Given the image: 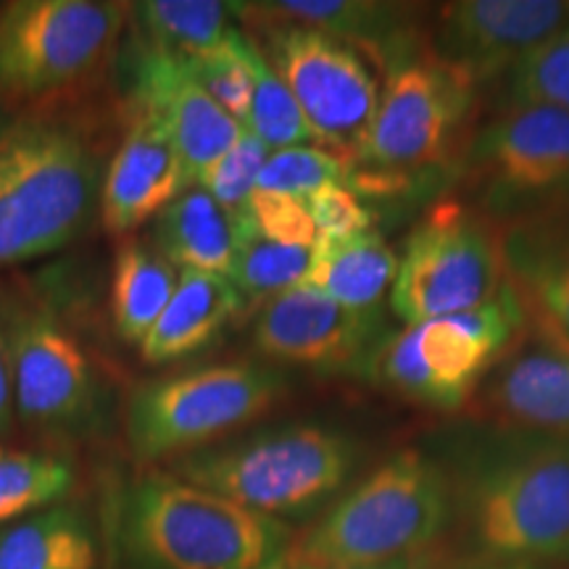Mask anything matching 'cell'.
<instances>
[{
    "mask_svg": "<svg viewBox=\"0 0 569 569\" xmlns=\"http://www.w3.org/2000/svg\"><path fill=\"white\" fill-rule=\"evenodd\" d=\"M461 498L488 561L569 565V440L496 427Z\"/></svg>",
    "mask_w": 569,
    "mask_h": 569,
    "instance_id": "6da1fadb",
    "label": "cell"
},
{
    "mask_svg": "<svg viewBox=\"0 0 569 569\" xmlns=\"http://www.w3.org/2000/svg\"><path fill=\"white\" fill-rule=\"evenodd\" d=\"M451 517V486L427 453L403 448L356 482L303 532L290 553L306 569L407 565Z\"/></svg>",
    "mask_w": 569,
    "mask_h": 569,
    "instance_id": "7a4b0ae2",
    "label": "cell"
},
{
    "mask_svg": "<svg viewBox=\"0 0 569 569\" xmlns=\"http://www.w3.org/2000/svg\"><path fill=\"white\" fill-rule=\"evenodd\" d=\"M122 543L142 569H261L290 549V530L211 490L153 475L127 496Z\"/></svg>",
    "mask_w": 569,
    "mask_h": 569,
    "instance_id": "3957f363",
    "label": "cell"
},
{
    "mask_svg": "<svg viewBox=\"0 0 569 569\" xmlns=\"http://www.w3.org/2000/svg\"><path fill=\"white\" fill-rule=\"evenodd\" d=\"M356 448L322 425H290L240 443L196 451L174 465L177 480L230 498L264 517L301 515L343 488Z\"/></svg>",
    "mask_w": 569,
    "mask_h": 569,
    "instance_id": "277c9868",
    "label": "cell"
},
{
    "mask_svg": "<svg viewBox=\"0 0 569 569\" xmlns=\"http://www.w3.org/2000/svg\"><path fill=\"white\" fill-rule=\"evenodd\" d=\"M528 315L509 280L493 301L461 315L407 325L380 340L365 372L432 409L465 407L509 351Z\"/></svg>",
    "mask_w": 569,
    "mask_h": 569,
    "instance_id": "5b68a950",
    "label": "cell"
},
{
    "mask_svg": "<svg viewBox=\"0 0 569 569\" xmlns=\"http://www.w3.org/2000/svg\"><path fill=\"white\" fill-rule=\"evenodd\" d=\"M92 196L96 163L77 134L9 127L0 140V267L67 246Z\"/></svg>",
    "mask_w": 569,
    "mask_h": 569,
    "instance_id": "8992f818",
    "label": "cell"
},
{
    "mask_svg": "<svg viewBox=\"0 0 569 569\" xmlns=\"http://www.w3.org/2000/svg\"><path fill=\"white\" fill-rule=\"evenodd\" d=\"M382 69L380 103L353 167L417 174L451 163L465 151L478 84L438 59L427 40Z\"/></svg>",
    "mask_w": 569,
    "mask_h": 569,
    "instance_id": "52a82bcc",
    "label": "cell"
},
{
    "mask_svg": "<svg viewBox=\"0 0 569 569\" xmlns=\"http://www.w3.org/2000/svg\"><path fill=\"white\" fill-rule=\"evenodd\" d=\"M503 284L501 227L465 201H440L403 243L390 306L398 319L419 325L478 309Z\"/></svg>",
    "mask_w": 569,
    "mask_h": 569,
    "instance_id": "ba28073f",
    "label": "cell"
},
{
    "mask_svg": "<svg viewBox=\"0 0 569 569\" xmlns=\"http://www.w3.org/2000/svg\"><path fill=\"white\" fill-rule=\"evenodd\" d=\"M282 393L284 377L253 361L161 377L134 390L127 436L142 461L172 457L251 422Z\"/></svg>",
    "mask_w": 569,
    "mask_h": 569,
    "instance_id": "9c48e42d",
    "label": "cell"
},
{
    "mask_svg": "<svg viewBox=\"0 0 569 569\" xmlns=\"http://www.w3.org/2000/svg\"><path fill=\"white\" fill-rule=\"evenodd\" d=\"M269 63L317 134V146L353 167L372 127L380 84L372 63L348 42L293 24H259Z\"/></svg>",
    "mask_w": 569,
    "mask_h": 569,
    "instance_id": "30bf717a",
    "label": "cell"
},
{
    "mask_svg": "<svg viewBox=\"0 0 569 569\" xmlns=\"http://www.w3.org/2000/svg\"><path fill=\"white\" fill-rule=\"evenodd\" d=\"M122 3L17 0L0 9V90L38 98L101 63L124 21Z\"/></svg>",
    "mask_w": 569,
    "mask_h": 569,
    "instance_id": "8fae6325",
    "label": "cell"
},
{
    "mask_svg": "<svg viewBox=\"0 0 569 569\" xmlns=\"http://www.w3.org/2000/svg\"><path fill=\"white\" fill-rule=\"evenodd\" d=\"M472 182L490 209L507 217L569 198V113L538 103H509L507 111L469 140Z\"/></svg>",
    "mask_w": 569,
    "mask_h": 569,
    "instance_id": "7c38bea8",
    "label": "cell"
},
{
    "mask_svg": "<svg viewBox=\"0 0 569 569\" xmlns=\"http://www.w3.org/2000/svg\"><path fill=\"white\" fill-rule=\"evenodd\" d=\"M567 30V0H459L440 6L427 46L480 88Z\"/></svg>",
    "mask_w": 569,
    "mask_h": 569,
    "instance_id": "4fadbf2b",
    "label": "cell"
},
{
    "mask_svg": "<svg viewBox=\"0 0 569 569\" xmlns=\"http://www.w3.org/2000/svg\"><path fill=\"white\" fill-rule=\"evenodd\" d=\"M472 398L496 427L569 440V340L528 315Z\"/></svg>",
    "mask_w": 569,
    "mask_h": 569,
    "instance_id": "5bb4252c",
    "label": "cell"
},
{
    "mask_svg": "<svg viewBox=\"0 0 569 569\" xmlns=\"http://www.w3.org/2000/svg\"><path fill=\"white\" fill-rule=\"evenodd\" d=\"M380 315L346 309L311 284H296L264 303L253 343L269 359L315 369L365 372L377 340Z\"/></svg>",
    "mask_w": 569,
    "mask_h": 569,
    "instance_id": "9a60e30c",
    "label": "cell"
},
{
    "mask_svg": "<svg viewBox=\"0 0 569 569\" xmlns=\"http://www.w3.org/2000/svg\"><path fill=\"white\" fill-rule=\"evenodd\" d=\"M13 398L30 422H71L90 407L92 375L82 348L48 319L21 322L9 343Z\"/></svg>",
    "mask_w": 569,
    "mask_h": 569,
    "instance_id": "2e32d148",
    "label": "cell"
},
{
    "mask_svg": "<svg viewBox=\"0 0 569 569\" xmlns=\"http://www.w3.org/2000/svg\"><path fill=\"white\" fill-rule=\"evenodd\" d=\"M184 172L167 127L153 111L142 109L138 122L113 153L103 182V224L113 234H127L167 209L188 190Z\"/></svg>",
    "mask_w": 569,
    "mask_h": 569,
    "instance_id": "e0dca14e",
    "label": "cell"
},
{
    "mask_svg": "<svg viewBox=\"0 0 569 569\" xmlns=\"http://www.w3.org/2000/svg\"><path fill=\"white\" fill-rule=\"evenodd\" d=\"M138 96L142 109L153 111L167 127L190 182L222 159L246 132L172 56L151 51L142 59Z\"/></svg>",
    "mask_w": 569,
    "mask_h": 569,
    "instance_id": "ac0fdd59",
    "label": "cell"
},
{
    "mask_svg": "<svg viewBox=\"0 0 569 569\" xmlns=\"http://www.w3.org/2000/svg\"><path fill=\"white\" fill-rule=\"evenodd\" d=\"M501 243L525 311L569 340V198L511 219Z\"/></svg>",
    "mask_w": 569,
    "mask_h": 569,
    "instance_id": "d6986e66",
    "label": "cell"
},
{
    "mask_svg": "<svg viewBox=\"0 0 569 569\" xmlns=\"http://www.w3.org/2000/svg\"><path fill=\"white\" fill-rule=\"evenodd\" d=\"M238 17L259 24H293L325 32L386 67L422 38L411 27L409 6L369 0H280V3H238Z\"/></svg>",
    "mask_w": 569,
    "mask_h": 569,
    "instance_id": "ffe728a7",
    "label": "cell"
},
{
    "mask_svg": "<svg viewBox=\"0 0 569 569\" xmlns=\"http://www.w3.org/2000/svg\"><path fill=\"white\" fill-rule=\"evenodd\" d=\"M246 301L230 277L180 269V280L167 309L140 343L142 359L167 365L198 351L224 330Z\"/></svg>",
    "mask_w": 569,
    "mask_h": 569,
    "instance_id": "44dd1931",
    "label": "cell"
},
{
    "mask_svg": "<svg viewBox=\"0 0 569 569\" xmlns=\"http://www.w3.org/2000/svg\"><path fill=\"white\" fill-rule=\"evenodd\" d=\"M398 253L377 232L351 238H319L303 284L322 290L332 301L359 315H377V306L393 290Z\"/></svg>",
    "mask_w": 569,
    "mask_h": 569,
    "instance_id": "7402d4cb",
    "label": "cell"
},
{
    "mask_svg": "<svg viewBox=\"0 0 569 569\" xmlns=\"http://www.w3.org/2000/svg\"><path fill=\"white\" fill-rule=\"evenodd\" d=\"M238 222L234 213L196 188H188L156 217V251L177 269L230 277Z\"/></svg>",
    "mask_w": 569,
    "mask_h": 569,
    "instance_id": "603a6c76",
    "label": "cell"
},
{
    "mask_svg": "<svg viewBox=\"0 0 569 569\" xmlns=\"http://www.w3.org/2000/svg\"><path fill=\"white\" fill-rule=\"evenodd\" d=\"M180 269L151 246L127 243L113 261L111 311L117 332L142 343L172 298Z\"/></svg>",
    "mask_w": 569,
    "mask_h": 569,
    "instance_id": "cb8c5ba5",
    "label": "cell"
},
{
    "mask_svg": "<svg viewBox=\"0 0 569 569\" xmlns=\"http://www.w3.org/2000/svg\"><path fill=\"white\" fill-rule=\"evenodd\" d=\"M88 525L71 509H48L0 530V569H96Z\"/></svg>",
    "mask_w": 569,
    "mask_h": 569,
    "instance_id": "d4e9b609",
    "label": "cell"
},
{
    "mask_svg": "<svg viewBox=\"0 0 569 569\" xmlns=\"http://www.w3.org/2000/svg\"><path fill=\"white\" fill-rule=\"evenodd\" d=\"M132 9L153 51L177 61L198 59L222 46L238 17V3L219 0H148Z\"/></svg>",
    "mask_w": 569,
    "mask_h": 569,
    "instance_id": "484cf974",
    "label": "cell"
},
{
    "mask_svg": "<svg viewBox=\"0 0 569 569\" xmlns=\"http://www.w3.org/2000/svg\"><path fill=\"white\" fill-rule=\"evenodd\" d=\"M238 222V246L230 269V282L246 303H267L284 290L303 284L315 248L282 246L261 238L246 222Z\"/></svg>",
    "mask_w": 569,
    "mask_h": 569,
    "instance_id": "4316f807",
    "label": "cell"
},
{
    "mask_svg": "<svg viewBox=\"0 0 569 569\" xmlns=\"http://www.w3.org/2000/svg\"><path fill=\"white\" fill-rule=\"evenodd\" d=\"M248 61H251L253 74V103L246 130L264 142L269 151L311 146V142L317 146V134L306 122L301 106L296 103L293 92L288 90L282 77L272 69V63L267 61L264 51H261L256 40H251Z\"/></svg>",
    "mask_w": 569,
    "mask_h": 569,
    "instance_id": "83f0119b",
    "label": "cell"
},
{
    "mask_svg": "<svg viewBox=\"0 0 569 569\" xmlns=\"http://www.w3.org/2000/svg\"><path fill=\"white\" fill-rule=\"evenodd\" d=\"M71 480V467L59 457L0 446V525L53 503Z\"/></svg>",
    "mask_w": 569,
    "mask_h": 569,
    "instance_id": "f1b7e54d",
    "label": "cell"
},
{
    "mask_svg": "<svg viewBox=\"0 0 569 569\" xmlns=\"http://www.w3.org/2000/svg\"><path fill=\"white\" fill-rule=\"evenodd\" d=\"M248 51H251V40L243 32L232 30L230 38L219 48H213L211 53L182 61L184 69L190 71V77L209 92L211 101L227 117H232L243 130L248 124V117H251L253 103V74Z\"/></svg>",
    "mask_w": 569,
    "mask_h": 569,
    "instance_id": "f546056e",
    "label": "cell"
},
{
    "mask_svg": "<svg viewBox=\"0 0 569 569\" xmlns=\"http://www.w3.org/2000/svg\"><path fill=\"white\" fill-rule=\"evenodd\" d=\"M351 163L319 146H296L272 151L259 174V190L306 201L325 184H346Z\"/></svg>",
    "mask_w": 569,
    "mask_h": 569,
    "instance_id": "4dcf8cb0",
    "label": "cell"
},
{
    "mask_svg": "<svg viewBox=\"0 0 569 569\" xmlns=\"http://www.w3.org/2000/svg\"><path fill=\"white\" fill-rule=\"evenodd\" d=\"M509 92V103H538L569 113V30L517 63Z\"/></svg>",
    "mask_w": 569,
    "mask_h": 569,
    "instance_id": "1f68e13d",
    "label": "cell"
},
{
    "mask_svg": "<svg viewBox=\"0 0 569 569\" xmlns=\"http://www.w3.org/2000/svg\"><path fill=\"white\" fill-rule=\"evenodd\" d=\"M269 148L256 138L253 132H243L234 146L227 151L222 159L213 161L206 172L198 174L193 184L206 190L213 201L224 206L230 213H238L253 196L259 174L269 159Z\"/></svg>",
    "mask_w": 569,
    "mask_h": 569,
    "instance_id": "d6a6232c",
    "label": "cell"
},
{
    "mask_svg": "<svg viewBox=\"0 0 569 569\" xmlns=\"http://www.w3.org/2000/svg\"><path fill=\"white\" fill-rule=\"evenodd\" d=\"M234 217L246 222L261 238L274 240L282 246L315 248L319 240L317 227L311 222L306 203L298 198L269 193V190H253L248 203Z\"/></svg>",
    "mask_w": 569,
    "mask_h": 569,
    "instance_id": "836d02e7",
    "label": "cell"
},
{
    "mask_svg": "<svg viewBox=\"0 0 569 569\" xmlns=\"http://www.w3.org/2000/svg\"><path fill=\"white\" fill-rule=\"evenodd\" d=\"M303 203L319 238H351L372 227V211L348 184H325Z\"/></svg>",
    "mask_w": 569,
    "mask_h": 569,
    "instance_id": "e575fe53",
    "label": "cell"
},
{
    "mask_svg": "<svg viewBox=\"0 0 569 569\" xmlns=\"http://www.w3.org/2000/svg\"><path fill=\"white\" fill-rule=\"evenodd\" d=\"M11 390H13L11 356H9V346H6V340L0 338V425H6V419L11 415Z\"/></svg>",
    "mask_w": 569,
    "mask_h": 569,
    "instance_id": "d590c367",
    "label": "cell"
},
{
    "mask_svg": "<svg viewBox=\"0 0 569 569\" xmlns=\"http://www.w3.org/2000/svg\"><path fill=\"white\" fill-rule=\"evenodd\" d=\"M261 569H301V565H298L296 557L288 549L284 553H280V557H277L274 561H269V565L261 567Z\"/></svg>",
    "mask_w": 569,
    "mask_h": 569,
    "instance_id": "8d00e7d4",
    "label": "cell"
},
{
    "mask_svg": "<svg viewBox=\"0 0 569 569\" xmlns=\"http://www.w3.org/2000/svg\"><path fill=\"white\" fill-rule=\"evenodd\" d=\"M461 569H538L536 565H515V561H486V565H472Z\"/></svg>",
    "mask_w": 569,
    "mask_h": 569,
    "instance_id": "74e56055",
    "label": "cell"
},
{
    "mask_svg": "<svg viewBox=\"0 0 569 569\" xmlns=\"http://www.w3.org/2000/svg\"><path fill=\"white\" fill-rule=\"evenodd\" d=\"M306 569V567H301ZM348 569H415L411 567V561H407V565H386V567H348Z\"/></svg>",
    "mask_w": 569,
    "mask_h": 569,
    "instance_id": "f35d334b",
    "label": "cell"
},
{
    "mask_svg": "<svg viewBox=\"0 0 569 569\" xmlns=\"http://www.w3.org/2000/svg\"><path fill=\"white\" fill-rule=\"evenodd\" d=\"M9 127H11V124L6 122V117H3V113H0V140H3V134L9 132Z\"/></svg>",
    "mask_w": 569,
    "mask_h": 569,
    "instance_id": "ab89813d",
    "label": "cell"
}]
</instances>
